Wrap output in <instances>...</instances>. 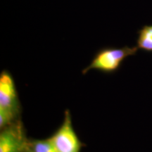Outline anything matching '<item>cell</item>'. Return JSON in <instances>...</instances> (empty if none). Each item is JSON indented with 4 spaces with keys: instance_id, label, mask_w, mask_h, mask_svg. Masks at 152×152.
I'll use <instances>...</instances> for the list:
<instances>
[{
    "instance_id": "cell-7",
    "label": "cell",
    "mask_w": 152,
    "mask_h": 152,
    "mask_svg": "<svg viewBox=\"0 0 152 152\" xmlns=\"http://www.w3.org/2000/svg\"><path fill=\"white\" fill-rule=\"evenodd\" d=\"M26 152H32L31 151H30V150L28 149H28H27V150H26Z\"/></svg>"
},
{
    "instance_id": "cell-4",
    "label": "cell",
    "mask_w": 152,
    "mask_h": 152,
    "mask_svg": "<svg viewBox=\"0 0 152 152\" xmlns=\"http://www.w3.org/2000/svg\"><path fill=\"white\" fill-rule=\"evenodd\" d=\"M28 142L26 131L20 119L1 129L0 152H26Z\"/></svg>"
},
{
    "instance_id": "cell-1",
    "label": "cell",
    "mask_w": 152,
    "mask_h": 152,
    "mask_svg": "<svg viewBox=\"0 0 152 152\" xmlns=\"http://www.w3.org/2000/svg\"><path fill=\"white\" fill-rule=\"evenodd\" d=\"M137 47L125 46L121 48L104 47L98 51L88 66L82 71L83 75L90 70H96L102 73H112L117 71L125 58L135 55Z\"/></svg>"
},
{
    "instance_id": "cell-6",
    "label": "cell",
    "mask_w": 152,
    "mask_h": 152,
    "mask_svg": "<svg viewBox=\"0 0 152 152\" xmlns=\"http://www.w3.org/2000/svg\"><path fill=\"white\" fill-rule=\"evenodd\" d=\"M28 147L32 152H56L50 137L46 140H28Z\"/></svg>"
},
{
    "instance_id": "cell-3",
    "label": "cell",
    "mask_w": 152,
    "mask_h": 152,
    "mask_svg": "<svg viewBox=\"0 0 152 152\" xmlns=\"http://www.w3.org/2000/svg\"><path fill=\"white\" fill-rule=\"evenodd\" d=\"M0 111L7 113L15 121L19 119L20 104L14 78L7 71L0 75Z\"/></svg>"
},
{
    "instance_id": "cell-2",
    "label": "cell",
    "mask_w": 152,
    "mask_h": 152,
    "mask_svg": "<svg viewBox=\"0 0 152 152\" xmlns=\"http://www.w3.org/2000/svg\"><path fill=\"white\" fill-rule=\"evenodd\" d=\"M56 152H80L83 143L74 130L71 115L65 111L64 120L61 126L50 137Z\"/></svg>"
},
{
    "instance_id": "cell-5",
    "label": "cell",
    "mask_w": 152,
    "mask_h": 152,
    "mask_svg": "<svg viewBox=\"0 0 152 152\" xmlns=\"http://www.w3.org/2000/svg\"><path fill=\"white\" fill-rule=\"evenodd\" d=\"M137 33V48L147 52H152V25L143 26Z\"/></svg>"
}]
</instances>
